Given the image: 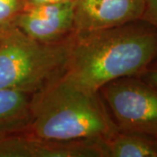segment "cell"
<instances>
[{"label":"cell","instance_id":"obj_3","mask_svg":"<svg viewBox=\"0 0 157 157\" xmlns=\"http://www.w3.org/2000/svg\"><path fill=\"white\" fill-rule=\"evenodd\" d=\"M72 35L45 44L31 39L13 25L0 29V89L33 95L63 76Z\"/></svg>","mask_w":157,"mask_h":157},{"label":"cell","instance_id":"obj_6","mask_svg":"<svg viewBox=\"0 0 157 157\" xmlns=\"http://www.w3.org/2000/svg\"><path fill=\"white\" fill-rule=\"evenodd\" d=\"M145 0H75V32L94 31L142 19Z\"/></svg>","mask_w":157,"mask_h":157},{"label":"cell","instance_id":"obj_12","mask_svg":"<svg viewBox=\"0 0 157 157\" xmlns=\"http://www.w3.org/2000/svg\"><path fill=\"white\" fill-rule=\"evenodd\" d=\"M144 78L147 83L157 90V67L151 69L149 67L147 68L144 72Z\"/></svg>","mask_w":157,"mask_h":157},{"label":"cell","instance_id":"obj_7","mask_svg":"<svg viewBox=\"0 0 157 157\" xmlns=\"http://www.w3.org/2000/svg\"><path fill=\"white\" fill-rule=\"evenodd\" d=\"M32 96L0 89V136L25 132L32 119Z\"/></svg>","mask_w":157,"mask_h":157},{"label":"cell","instance_id":"obj_2","mask_svg":"<svg viewBox=\"0 0 157 157\" xmlns=\"http://www.w3.org/2000/svg\"><path fill=\"white\" fill-rule=\"evenodd\" d=\"M31 107L25 133L40 140L106 142L119 131L98 94L64 74L32 96Z\"/></svg>","mask_w":157,"mask_h":157},{"label":"cell","instance_id":"obj_9","mask_svg":"<svg viewBox=\"0 0 157 157\" xmlns=\"http://www.w3.org/2000/svg\"><path fill=\"white\" fill-rule=\"evenodd\" d=\"M23 9V0H0V29L12 25Z\"/></svg>","mask_w":157,"mask_h":157},{"label":"cell","instance_id":"obj_1","mask_svg":"<svg viewBox=\"0 0 157 157\" xmlns=\"http://www.w3.org/2000/svg\"><path fill=\"white\" fill-rule=\"evenodd\" d=\"M140 20L74 32L64 76L84 89L98 93L115 79L144 73L157 59V28Z\"/></svg>","mask_w":157,"mask_h":157},{"label":"cell","instance_id":"obj_8","mask_svg":"<svg viewBox=\"0 0 157 157\" xmlns=\"http://www.w3.org/2000/svg\"><path fill=\"white\" fill-rule=\"evenodd\" d=\"M107 157H157V138L119 130L105 142Z\"/></svg>","mask_w":157,"mask_h":157},{"label":"cell","instance_id":"obj_4","mask_svg":"<svg viewBox=\"0 0 157 157\" xmlns=\"http://www.w3.org/2000/svg\"><path fill=\"white\" fill-rule=\"evenodd\" d=\"M101 89L121 131L157 138V90L137 78L124 77Z\"/></svg>","mask_w":157,"mask_h":157},{"label":"cell","instance_id":"obj_10","mask_svg":"<svg viewBox=\"0 0 157 157\" xmlns=\"http://www.w3.org/2000/svg\"><path fill=\"white\" fill-rule=\"evenodd\" d=\"M142 19L157 28V0H145V11Z\"/></svg>","mask_w":157,"mask_h":157},{"label":"cell","instance_id":"obj_11","mask_svg":"<svg viewBox=\"0 0 157 157\" xmlns=\"http://www.w3.org/2000/svg\"><path fill=\"white\" fill-rule=\"evenodd\" d=\"M67 1H73V0H23V5H24V9H25V8L33 7V6L57 4V3L67 2Z\"/></svg>","mask_w":157,"mask_h":157},{"label":"cell","instance_id":"obj_5","mask_svg":"<svg viewBox=\"0 0 157 157\" xmlns=\"http://www.w3.org/2000/svg\"><path fill=\"white\" fill-rule=\"evenodd\" d=\"M12 25L41 43L63 41L75 32V0L25 8Z\"/></svg>","mask_w":157,"mask_h":157}]
</instances>
